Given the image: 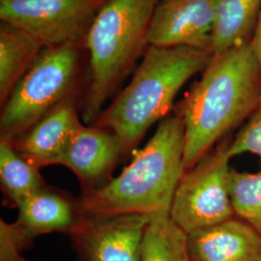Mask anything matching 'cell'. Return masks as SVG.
Here are the masks:
<instances>
[{
    "label": "cell",
    "instance_id": "obj_1",
    "mask_svg": "<svg viewBox=\"0 0 261 261\" xmlns=\"http://www.w3.org/2000/svg\"><path fill=\"white\" fill-rule=\"evenodd\" d=\"M261 101V67L251 43L213 55L181 103L185 171L249 118Z\"/></svg>",
    "mask_w": 261,
    "mask_h": 261
},
{
    "label": "cell",
    "instance_id": "obj_2",
    "mask_svg": "<svg viewBox=\"0 0 261 261\" xmlns=\"http://www.w3.org/2000/svg\"><path fill=\"white\" fill-rule=\"evenodd\" d=\"M185 126L177 113L167 116L147 144L134 152L121 174L84 191L75 204L82 215H150L170 209L185 172Z\"/></svg>",
    "mask_w": 261,
    "mask_h": 261
},
{
    "label": "cell",
    "instance_id": "obj_3",
    "mask_svg": "<svg viewBox=\"0 0 261 261\" xmlns=\"http://www.w3.org/2000/svg\"><path fill=\"white\" fill-rule=\"evenodd\" d=\"M212 56L210 49L149 46L130 84L102 112L96 126L116 134L123 152H128L153 124L168 116L181 87L202 72Z\"/></svg>",
    "mask_w": 261,
    "mask_h": 261
},
{
    "label": "cell",
    "instance_id": "obj_4",
    "mask_svg": "<svg viewBox=\"0 0 261 261\" xmlns=\"http://www.w3.org/2000/svg\"><path fill=\"white\" fill-rule=\"evenodd\" d=\"M160 1L109 0L99 11L85 39L90 55V82L84 122L97 121L103 103L147 45L150 23Z\"/></svg>",
    "mask_w": 261,
    "mask_h": 261
},
{
    "label": "cell",
    "instance_id": "obj_5",
    "mask_svg": "<svg viewBox=\"0 0 261 261\" xmlns=\"http://www.w3.org/2000/svg\"><path fill=\"white\" fill-rule=\"evenodd\" d=\"M77 46L45 47L2 106L1 139L14 140L58 105L69 100L75 84Z\"/></svg>",
    "mask_w": 261,
    "mask_h": 261
},
{
    "label": "cell",
    "instance_id": "obj_6",
    "mask_svg": "<svg viewBox=\"0 0 261 261\" xmlns=\"http://www.w3.org/2000/svg\"><path fill=\"white\" fill-rule=\"evenodd\" d=\"M228 148L224 142L210 150L178 183L169 213L187 234L233 218Z\"/></svg>",
    "mask_w": 261,
    "mask_h": 261
},
{
    "label": "cell",
    "instance_id": "obj_7",
    "mask_svg": "<svg viewBox=\"0 0 261 261\" xmlns=\"http://www.w3.org/2000/svg\"><path fill=\"white\" fill-rule=\"evenodd\" d=\"M109 0H0V19L25 30L44 47L85 41Z\"/></svg>",
    "mask_w": 261,
    "mask_h": 261
},
{
    "label": "cell",
    "instance_id": "obj_8",
    "mask_svg": "<svg viewBox=\"0 0 261 261\" xmlns=\"http://www.w3.org/2000/svg\"><path fill=\"white\" fill-rule=\"evenodd\" d=\"M150 217L79 214L70 230L80 261H141Z\"/></svg>",
    "mask_w": 261,
    "mask_h": 261
},
{
    "label": "cell",
    "instance_id": "obj_9",
    "mask_svg": "<svg viewBox=\"0 0 261 261\" xmlns=\"http://www.w3.org/2000/svg\"><path fill=\"white\" fill-rule=\"evenodd\" d=\"M218 0H161L154 11L147 45L212 50Z\"/></svg>",
    "mask_w": 261,
    "mask_h": 261
},
{
    "label": "cell",
    "instance_id": "obj_10",
    "mask_svg": "<svg viewBox=\"0 0 261 261\" xmlns=\"http://www.w3.org/2000/svg\"><path fill=\"white\" fill-rule=\"evenodd\" d=\"M187 248L191 261H260L261 233L232 218L188 234Z\"/></svg>",
    "mask_w": 261,
    "mask_h": 261
},
{
    "label": "cell",
    "instance_id": "obj_11",
    "mask_svg": "<svg viewBox=\"0 0 261 261\" xmlns=\"http://www.w3.org/2000/svg\"><path fill=\"white\" fill-rule=\"evenodd\" d=\"M122 153L120 140L112 130L98 126L86 127L81 123L60 165L72 170L86 191L96 188L110 175Z\"/></svg>",
    "mask_w": 261,
    "mask_h": 261
},
{
    "label": "cell",
    "instance_id": "obj_12",
    "mask_svg": "<svg viewBox=\"0 0 261 261\" xmlns=\"http://www.w3.org/2000/svg\"><path fill=\"white\" fill-rule=\"evenodd\" d=\"M81 121L71 99L58 105L22 136L10 140L19 154L38 168L60 165Z\"/></svg>",
    "mask_w": 261,
    "mask_h": 261
},
{
    "label": "cell",
    "instance_id": "obj_13",
    "mask_svg": "<svg viewBox=\"0 0 261 261\" xmlns=\"http://www.w3.org/2000/svg\"><path fill=\"white\" fill-rule=\"evenodd\" d=\"M17 207L19 216L14 224L29 242L43 234H69L79 216L76 206L45 187L23 198Z\"/></svg>",
    "mask_w": 261,
    "mask_h": 261
},
{
    "label": "cell",
    "instance_id": "obj_14",
    "mask_svg": "<svg viewBox=\"0 0 261 261\" xmlns=\"http://www.w3.org/2000/svg\"><path fill=\"white\" fill-rule=\"evenodd\" d=\"M45 47L25 30L8 22L0 25V101L3 106L15 85Z\"/></svg>",
    "mask_w": 261,
    "mask_h": 261
},
{
    "label": "cell",
    "instance_id": "obj_15",
    "mask_svg": "<svg viewBox=\"0 0 261 261\" xmlns=\"http://www.w3.org/2000/svg\"><path fill=\"white\" fill-rule=\"evenodd\" d=\"M261 13V0H218L212 51L218 55L250 43Z\"/></svg>",
    "mask_w": 261,
    "mask_h": 261
},
{
    "label": "cell",
    "instance_id": "obj_16",
    "mask_svg": "<svg viewBox=\"0 0 261 261\" xmlns=\"http://www.w3.org/2000/svg\"><path fill=\"white\" fill-rule=\"evenodd\" d=\"M170 209L150 215L141 261H191L187 235L170 218Z\"/></svg>",
    "mask_w": 261,
    "mask_h": 261
},
{
    "label": "cell",
    "instance_id": "obj_17",
    "mask_svg": "<svg viewBox=\"0 0 261 261\" xmlns=\"http://www.w3.org/2000/svg\"><path fill=\"white\" fill-rule=\"evenodd\" d=\"M0 181L5 196L16 207L23 198L44 188L39 168L23 158L5 139L0 141Z\"/></svg>",
    "mask_w": 261,
    "mask_h": 261
},
{
    "label": "cell",
    "instance_id": "obj_18",
    "mask_svg": "<svg viewBox=\"0 0 261 261\" xmlns=\"http://www.w3.org/2000/svg\"><path fill=\"white\" fill-rule=\"evenodd\" d=\"M229 184L235 214L261 233V171L249 173L231 168Z\"/></svg>",
    "mask_w": 261,
    "mask_h": 261
},
{
    "label": "cell",
    "instance_id": "obj_19",
    "mask_svg": "<svg viewBox=\"0 0 261 261\" xmlns=\"http://www.w3.org/2000/svg\"><path fill=\"white\" fill-rule=\"evenodd\" d=\"M244 153H251L261 158V101L233 141L229 143L230 158Z\"/></svg>",
    "mask_w": 261,
    "mask_h": 261
},
{
    "label": "cell",
    "instance_id": "obj_20",
    "mask_svg": "<svg viewBox=\"0 0 261 261\" xmlns=\"http://www.w3.org/2000/svg\"><path fill=\"white\" fill-rule=\"evenodd\" d=\"M28 239L14 224L0 222V261H21L20 252L28 247Z\"/></svg>",
    "mask_w": 261,
    "mask_h": 261
},
{
    "label": "cell",
    "instance_id": "obj_21",
    "mask_svg": "<svg viewBox=\"0 0 261 261\" xmlns=\"http://www.w3.org/2000/svg\"><path fill=\"white\" fill-rule=\"evenodd\" d=\"M250 43H251L252 50L256 56L261 67V13L258 21H257V24H256V28L254 29V32H253V35H252V40H251Z\"/></svg>",
    "mask_w": 261,
    "mask_h": 261
},
{
    "label": "cell",
    "instance_id": "obj_22",
    "mask_svg": "<svg viewBox=\"0 0 261 261\" xmlns=\"http://www.w3.org/2000/svg\"><path fill=\"white\" fill-rule=\"evenodd\" d=\"M21 261H28V260H27V259H24V258H22V259H21Z\"/></svg>",
    "mask_w": 261,
    "mask_h": 261
},
{
    "label": "cell",
    "instance_id": "obj_23",
    "mask_svg": "<svg viewBox=\"0 0 261 261\" xmlns=\"http://www.w3.org/2000/svg\"><path fill=\"white\" fill-rule=\"evenodd\" d=\"M260 261H261V259H260Z\"/></svg>",
    "mask_w": 261,
    "mask_h": 261
}]
</instances>
